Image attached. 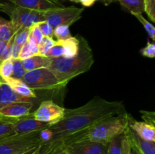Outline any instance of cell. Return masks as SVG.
Returning a JSON list of instances; mask_svg holds the SVG:
<instances>
[{"mask_svg": "<svg viewBox=\"0 0 155 154\" xmlns=\"http://www.w3.org/2000/svg\"><path fill=\"white\" fill-rule=\"evenodd\" d=\"M134 15L138 20H139V22L142 24V25L143 26L144 28H145V31L148 33V36L152 39V41H155V27L154 26L151 24V22H149L148 21H147L143 16H142V14H135Z\"/></svg>", "mask_w": 155, "mask_h": 154, "instance_id": "cell-25", "label": "cell"}, {"mask_svg": "<svg viewBox=\"0 0 155 154\" xmlns=\"http://www.w3.org/2000/svg\"><path fill=\"white\" fill-rule=\"evenodd\" d=\"M40 145H41V144H40ZM40 145H39V146H40ZM39 146L37 148V149H36V150L35 151V152H33V154H40V153H39Z\"/></svg>", "mask_w": 155, "mask_h": 154, "instance_id": "cell-45", "label": "cell"}, {"mask_svg": "<svg viewBox=\"0 0 155 154\" xmlns=\"http://www.w3.org/2000/svg\"><path fill=\"white\" fill-rule=\"evenodd\" d=\"M22 80L33 91H54L64 88L54 72L48 67L27 71Z\"/></svg>", "mask_w": 155, "mask_h": 154, "instance_id": "cell-4", "label": "cell"}, {"mask_svg": "<svg viewBox=\"0 0 155 154\" xmlns=\"http://www.w3.org/2000/svg\"><path fill=\"white\" fill-rule=\"evenodd\" d=\"M142 113V119H145L144 122H147V123H149L151 125H154L155 122V116L154 112H148V111H140Z\"/></svg>", "mask_w": 155, "mask_h": 154, "instance_id": "cell-36", "label": "cell"}, {"mask_svg": "<svg viewBox=\"0 0 155 154\" xmlns=\"http://www.w3.org/2000/svg\"><path fill=\"white\" fill-rule=\"evenodd\" d=\"M19 101H33V99L17 94L0 79V109L8 104Z\"/></svg>", "mask_w": 155, "mask_h": 154, "instance_id": "cell-14", "label": "cell"}, {"mask_svg": "<svg viewBox=\"0 0 155 154\" xmlns=\"http://www.w3.org/2000/svg\"><path fill=\"white\" fill-rule=\"evenodd\" d=\"M144 11L151 21L155 22V0H144Z\"/></svg>", "mask_w": 155, "mask_h": 154, "instance_id": "cell-30", "label": "cell"}, {"mask_svg": "<svg viewBox=\"0 0 155 154\" xmlns=\"http://www.w3.org/2000/svg\"><path fill=\"white\" fill-rule=\"evenodd\" d=\"M132 146L126 130L114 137L107 144V154H131Z\"/></svg>", "mask_w": 155, "mask_h": 154, "instance_id": "cell-12", "label": "cell"}, {"mask_svg": "<svg viewBox=\"0 0 155 154\" xmlns=\"http://www.w3.org/2000/svg\"><path fill=\"white\" fill-rule=\"evenodd\" d=\"M53 35L57 40H64L71 36L69 27L66 25H60L54 27L53 30Z\"/></svg>", "mask_w": 155, "mask_h": 154, "instance_id": "cell-27", "label": "cell"}, {"mask_svg": "<svg viewBox=\"0 0 155 154\" xmlns=\"http://www.w3.org/2000/svg\"><path fill=\"white\" fill-rule=\"evenodd\" d=\"M64 54V46L61 40L56 41L54 45L51 47V49L46 54V57L50 58H57L63 56Z\"/></svg>", "mask_w": 155, "mask_h": 154, "instance_id": "cell-28", "label": "cell"}, {"mask_svg": "<svg viewBox=\"0 0 155 154\" xmlns=\"http://www.w3.org/2000/svg\"><path fill=\"white\" fill-rule=\"evenodd\" d=\"M51 61V58L46 56L40 55V54L32 56L29 58L21 60L26 71L33 70V69H39V68L48 67Z\"/></svg>", "mask_w": 155, "mask_h": 154, "instance_id": "cell-18", "label": "cell"}, {"mask_svg": "<svg viewBox=\"0 0 155 154\" xmlns=\"http://www.w3.org/2000/svg\"><path fill=\"white\" fill-rule=\"evenodd\" d=\"M8 2V0H0V2Z\"/></svg>", "mask_w": 155, "mask_h": 154, "instance_id": "cell-47", "label": "cell"}, {"mask_svg": "<svg viewBox=\"0 0 155 154\" xmlns=\"http://www.w3.org/2000/svg\"><path fill=\"white\" fill-rule=\"evenodd\" d=\"M49 124L36 120L30 113L28 116L21 118L14 122V131L15 134H24L40 131L49 126Z\"/></svg>", "mask_w": 155, "mask_h": 154, "instance_id": "cell-11", "label": "cell"}, {"mask_svg": "<svg viewBox=\"0 0 155 154\" xmlns=\"http://www.w3.org/2000/svg\"><path fill=\"white\" fill-rule=\"evenodd\" d=\"M66 154H107V144L83 140L71 143L64 149Z\"/></svg>", "mask_w": 155, "mask_h": 154, "instance_id": "cell-10", "label": "cell"}, {"mask_svg": "<svg viewBox=\"0 0 155 154\" xmlns=\"http://www.w3.org/2000/svg\"><path fill=\"white\" fill-rule=\"evenodd\" d=\"M30 33V28H21L17 30L14 37V43L22 47L28 40Z\"/></svg>", "mask_w": 155, "mask_h": 154, "instance_id": "cell-23", "label": "cell"}, {"mask_svg": "<svg viewBox=\"0 0 155 154\" xmlns=\"http://www.w3.org/2000/svg\"><path fill=\"white\" fill-rule=\"evenodd\" d=\"M132 154H140L136 149H134L133 147H132Z\"/></svg>", "mask_w": 155, "mask_h": 154, "instance_id": "cell-43", "label": "cell"}, {"mask_svg": "<svg viewBox=\"0 0 155 154\" xmlns=\"http://www.w3.org/2000/svg\"><path fill=\"white\" fill-rule=\"evenodd\" d=\"M33 107V101L12 103L0 109V118L14 123L21 118L30 115Z\"/></svg>", "mask_w": 155, "mask_h": 154, "instance_id": "cell-9", "label": "cell"}, {"mask_svg": "<svg viewBox=\"0 0 155 154\" xmlns=\"http://www.w3.org/2000/svg\"><path fill=\"white\" fill-rule=\"evenodd\" d=\"M59 1H61V0H59ZM62 1H66V0H62Z\"/></svg>", "mask_w": 155, "mask_h": 154, "instance_id": "cell-49", "label": "cell"}, {"mask_svg": "<svg viewBox=\"0 0 155 154\" xmlns=\"http://www.w3.org/2000/svg\"><path fill=\"white\" fill-rule=\"evenodd\" d=\"M37 25L39 27V30H40L41 33L43 35V36L53 38V36H54V35H53V30L54 29L51 27V26L47 21H41V22L37 23Z\"/></svg>", "mask_w": 155, "mask_h": 154, "instance_id": "cell-31", "label": "cell"}, {"mask_svg": "<svg viewBox=\"0 0 155 154\" xmlns=\"http://www.w3.org/2000/svg\"><path fill=\"white\" fill-rule=\"evenodd\" d=\"M13 72V60L11 58L0 61V79H5L12 75Z\"/></svg>", "mask_w": 155, "mask_h": 154, "instance_id": "cell-22", "label": "cell"}, {"mask_svg": "<svg viewBox=\"0 0 155 154\" xmlns=\"http://www.w3.org/2000/svg\"><path fill=\"white\" fill-rule=\"evenodd\" d=\"M61 41L64 46V54L62 57L64 58H72L78 54L80 45L78 37L71 36L68 39Z\"/></svg>", "mask_w": 155, "mask_h": 154, "instance_id": "cell-19", "label": "cell"}, {"mask_svg": "<svg viewBox=\"0 0 155 154\" xmlns=\"http://www.w3.org/2000/svg\"><path fill=\"white\" fill-rule=\"evenodd\" d=\"M8 2L17 6L41 11L62 6L54 4L49 0H8Z\"/></svg>", "mask_w": 155, "mask_h": 154, "instance_id": "cell-15", "label": "cell"}, {"mask_svg": "<svg viewBox=\"0 0 155 154\" xmlns=\"http://www.w3.org/2000/svg\"><path fill=\"white\" fill-rule=\"evenodd\" d=\"M130 119L131 116L127 111L106 118L82 134L77 141L89 140L108 144L114 137L127 129Z\"/></svg>", "mask_w": 155, "mask_h": 154, "instance_id": "cell-3", "label": "cell"}, {"mask_svg": "<svg viewBox=\"0 0 155 154\" xmlns=\"http://www.w3.org/2000/svg\"><path fill=\"white\" fill-rule=\"evenodd\" d=\"M131 154H132V152H131Z\"/></svg>", "mask_w": 155, "mask_h": 154, "instance_id": "cell-50", "label": "cell"}, {"mask_svg": "<svg viewBox=\"0 0 155 154\" xmlns=\"http://www.w3.org/2000/svg\"><path fill=\"white\" fill-rule=\"evenodd\" d=\"M141 54L144 57H148V58H154L155 57V44L154 42H149L147 43L145 47L142 48L140 51Z\"/></svg>", "mask_w": 155, "mask_h": 154, "instance_id": "cell-32", "label": "cell"}, {"mask_svg": "<svg viewBox=\"0 0 155 154\" xmlns=\"http://www.w3.org/2000/svg\"><path fill=\"white\" fill-rule=\"evenodd\" d=\"M7 45H8V42H5V41L0 39V57H1L2 54H3L5 50L6 47H7Z\"/></svg>", "mask_w": 155, "mask_h": 154, "instance_id": "cell-40", "label": "cell"}, {"mask_svg": "<svg viewBox=\"0 0 155 154\" xmlns=\"http://www.w3.org/2000/svg\"><path fill=\"white\" fill-rule=\"evenodd\" d=\"M30 36L33 38L35 40V42H36L37 45H39L41 42V41L43 39V35L41 33L40 30H39V27H38L37 24H34L33 27H30Z\"/></svg>", "mask_w": 155, "mask_h": 154, "instance_id": "cell-33", "label": "cell"}, {"mask_svg": "<svg viewBox=\"0 0 155 154\" xmlns=\"http://www.w3.org/2000/svg\"><path fill=\"white\" fill-rule=\"evenodd\" d=\"M49 1L51 2L54 3V4L58 5H62L60 3V1H59V0H49Z\"/></svg>", "mask_w": 155, "mask_h": 154, "instance_id": "cell-42", "label": "cell"}, {"mask_svg": "<svg viewBox=\"0 0 155 154\" xmlns=\"http://www.w3.org/2000/svg\"><path fill=\"white\" fill-rule=\"evenodd\" d=\"M27 71L24 69L22 64V62L20 59H15L13 60V72H12V77L15 79H22L24 75H25Z\"/></svg>", "mask_w": 155, "mask_h": 154, "instance_id": "cell-29", "label": "cell"}, {"mask_svg": "<svg viewBox=\"0 0 155 154\" xmlns=\"http://www.w3.org/2000/svg\"><path fill=\"white\" fill-rule=\"evenodd\" d=\"M83 11V8H77L76 6H58L44 11V20L47 21L53 29L60 25L70 27L82 18Z\"/></svg>", "mask_w": 155, "mask_h": 154, "instance_id": "cell-6", "label": "cell"}, {"mask_svg": "<svg viewBox=\"0 0 155 154\" xmlns=\"http://www.w3.org/2000/svg\"><path fill=\"white\" fill-rule=\"evenodd\" d=\"M32 56H34V54H33L31 48H30V46H29L28 43H27V42L22 47H21L18 59H20L21 60H25V59L27 58H29V57H32Z\"/></svg>", "mask_w": 155, "mask_h": 154, "instance_id": "cell-34", "label": "cell"}, {"mask_svg": "<svg viewBox=\"0 0 155 154\" xmlns=\"http://www.w3.org/2000/svg\"><path fill=\"white\" fill-rule=\"evenodd\" d=\"M8 15L10 17L15 32L21 28H30L34 24L45 21L43 11L25 8L14 4L11 6Z\"/></svg>", "mask_w": 155, "mask_h": 154, "instance_id": "cell-7", "label": "cell"}, {"mask_svg": "<svg viewBox=\"0 0 155 154\" xmlns=\"http://www.w3.org/2000/svg\"><path fill=\"white\" fill-rule=\"evenodd\" d=\"M21 47L18 45L17 44L12 42V51H11V59L12 60H15V59H18L20 54V51H21Z\"/></svg>", "mask_w": 155, "mask_h": 154, "instance_id": "cell-37", "label": "cell"}, {"mask_svg": "<svg viewBox=\"0 0 155 154\" xmlns=\"http://www.w3.org/2000/svg\"><path fill=\"white\" fill-rule=\"evenodd\" d=\"M97 0H79V2L81 3L84 7H91L95 3Z\"/></svg>", "mask_w": 155, "mask_h": 154, "instance_id": "cell-39", "label": "cell"}, {"mask_svg": "<svg viewBox=\"0 0 155 154\" xmlns=\"http://www.w3.org/2000/svg\"><path fill=\"white\" fill-rule=\"evenodd\" d=\"M39 145H38V146H34V147L31 148V149H28V150H26V151H24V152H21V153H18V154H33V152H34L37 149V148L39 147Z\"/></svg>", "mask_w": 155, "mask_h": 154, "instance_id": "cell-41", "label": "cell"}, {"mask_svg": "<svg viewBox=\"0 0 155 154\" xmlns=\"http://www.w3.org/2000/svg\"><path fill=\"white\" fill-rule=\"evenodd\" d=\"M132 147L140 154H155V142L148 141L139 137L130 126L127 129Z\"/></svg>", "mask_w": 155, "mask_h": 154, "instance_id": "cell-13", "label": "cell"}, {"mask_svg": "<svg viewBox=\"0 0 155 154\" xmlns=\"http://www.w3.org/2000/svg\"><path fill=\"white\" fill-rule=\"evenodd\" d=\"M113 1L119 2L120 4L133 15L144 12V0H109V2L111 3Z\"/></svg>", "mask_w": 155, "mask_h": 154, "instance_id": "cell-20", "label": "cell"}, {"mask_svg": "<svg viewBox=\"0 0 155 154\" xmlns=\"http://www.w3.org/2000/svg\"><path fill=\"white\" fill-rule=\"evenodd\" d=\"M71 1H72V2H78L79 0H71Z\"/></svg>", "mask_w": 155, "mask_h": 154, "instance_id": "cell-48", "label": "cell"}, {"mask_svg": "<svg viewBox=\"0 0 155 154\" xmlns=\"http://www.w3.org/2000/svg\"><path fill=\"white\" fill-rule=\"evenodd\" d=\"M100 1L104 3L105 5H107L110 4V2H109V0H100Z\"/></svg>", "mask_w": 155, "mask_h": 154, "instance_id": "cell-44", "label": "cell"}, {"mask_svg": "<svg viewBox=\"0 0 155 154\" xmlns=\"http://www.w3.org/2000/svg\"><path fill=\"white\" fill-rule=\"evenodd\" d=\"M12 5V3L9 2H0V11L4 12V13L8 14Z\"/></svg>", "mask_w": 155, "mask_h": 154, "instance_id": "cell-38", "label": "cell"}, {"mask_svg": "<svg viewBox=\"0 0 155 154\" xmlns=\"http://www.w3.org/2000/svg\"><path fill=\"white\" fill-rule=\"evenodd\" d=\"M55 42L56 41H54L53 38L45 37V36H44L40 43L38 45L39 54L40 55L46 56V54H48V52L51 49V47L54 45Z\"/></svg>", "mask_w": 155, "mask_h": 154, "instance_id": "cell-26", "label": "cell"}, {"mask_svg": "<svg viewBox=\"0 0 155 154\" xmlns=\"http://www.w3.org/2000/svg\"><path fill=\"white\" fill-rule=\"evenodd\" d=\"M15 34V31L10 21L0 17V39L8 42Z\"/></svg>", "mask_w": 155, "mask_h": 154, "instance_id": "cell-21", "label": "cell"}, {"mask_svg": "<svg viewBox=\"0 0 155 154\" xmlns=\"http://www.w3.org/2000/svg\"><path fill=\"white\" fill-rule=\"evenodd\" d=\"M56 154H66V153H65L64 150H62V151H60V152H57V153H56Z\"/></svg>", "mask_w": 155, "mask_h": 154, "instance_id": "cell-46", "label": "cell"}, {"mask_svg": "<svg viewBox=\"0 0 155 154\" xmlns=\"http://www.w3.org/2000/svg\"><path fill=\"white\" fill-rule=\"evenodd\" d=\"M2 81L5 82L7 85H8L12 88V90L19 95L32 98V99L36 98L34 91L32 90L29 86H27V84L22 79H15L11 76L9 78L5 79H3Z\"/></svg>", "mask_w": 155, "mask_h": 154, "instance_id": "cell-17", "label": "cell"}, {"mask_svg": "<svg viewBox=\"0 0 155 154\" xmlns=\"http://www.w3.org/2000/svg\"><path fill=\"white\" fill-rule=\"evenodd\" d=\"M40 131L0 138V154H18L42 144Z\"/></svg>", "mask_w": 155, "mask_h": 154, "instance_id": "cell-5", "label": "cell"}, {"mask_svg": "<svg viewBox=\"0 0 155 154\" xmlns=\"http://www.w3.org/2000/svg\"><path fill=\"white\" fill-rule=\"evenodd\" d=\"M14 123L0 118V138L14 135Z\"/></svg>", "mask_w": 155, "mask_h": 154, "instance_id": "cell-24", "label": "cell"}, {"mask_svg": "<svg viewBox=\"0 0 155 154\" xmlns=\"http://www.w3.org/2000/svg\"><path fill=\"white\" fill-rule=\"evenodd\" d=\"M53 137V132L48 128L41 130L39 131V137H40L41 142L42 143H46L51 140Z\"/></svg>", "mask_w": 155, "mask_h": 154, "instance_id": "cell-35", "label": "cell"}, {"mask_svg": "<svg viewBox=\"0 0 155 154\" xmlns=\"http://www.w3.org/2000/svg\"><path fill=\"white\" fill-rule=\"evenodd\" d=\"M64 109L52 101H45L31 114L36 120L52 125L63 118Z\"/></svg>", "mask_w": 155, "mask_h": 154, "instance_id": "cell-8", "label": "cell"}, {"mask_svg": "<svg viewBox=\"0 0 155 154\" xmlns=\"http://www.w3.org/2000/svg\"><path fill=\"white\" fill-rule=\"evenodd\" d=\"M124 112L126 109L123 102L109 101L99 96L94 97L82 107L64 109L63 118L48 126L53 137L49 142L40 145L39 153L56 154L64 150L101 120Z\"/></svg>", "mask_w": 155, "mask_h": 154, "instance_id": "cell-1", "label": "cell"}, {"mask_svg": "<svg viewBox=\"0 0 155 154\" xmlns=\"http://www.w3.org/2000/svg\"><path fill=\"white\" fill-rule=\"evenodd\" d=\"M78 39L80 41L79 51L75 57L51 58V63L48 67L64 87L71 79L89 71L95 62L93 52L87 41L80 36H78Z\"/></svg>", "mask_w": 155, "mask_h": 154, "instance_id": "cell-2", "label": "cell"}, {"mask_svg": "<svg viewBox=\"0 0 155 154\" xmlns=\"http://www.w3.org/2000/svg\"><path fill=\"white\" fill-rule=\"evenodd\" d=\"M129 126L144 140L155 142L154 125L145 122H138L133 119H130Z\"/></svg>", "mask_w": 155, "mask_h": 154, "instance_id": "cell-16", "label": "cell"}]
</instances>
